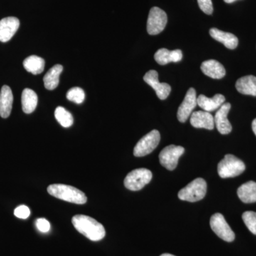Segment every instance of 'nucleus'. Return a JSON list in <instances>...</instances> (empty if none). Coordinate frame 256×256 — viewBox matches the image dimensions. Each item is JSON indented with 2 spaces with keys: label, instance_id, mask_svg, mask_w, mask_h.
Instances as JSON below:
<instances>
[{
  "label": "nucleus",
  "instance_id": "5",
  "mask_svg": "<svg viewBox=\"0 0 256 256\" xmlns=\"http://www.w3.org/2000/svg\"><path fill=\"white\" fill-rule=\"evenodd\" d=\"M152 178V174L149 170L140 168L132 170L124 178V185L131 191H139L150 182Z\"/></svg>",
  "mask_w": 256,
  "mask_h": 256
},
{
  "label": "nucleus",
  "instance_id": "4",
  "mask_svg": "<svg viewBox=\"0 0 256 256\" xmlns=\"http://www.w3.org/2000/svg\"><path fill=\"white\" fill-rule=\"evenodd\" d=\"M245 170L244 162L233 154H226L218 164V174L224 178H235L242 174Z\"/></svg>",
  "mask_w": 256,
  "mask_h": 256
},
{
  "label": "nucleus",
  "instance_id": "3",
  "mask_svg": "<svg viewBox=\"0 0 256 256\" xmlns=\"http://www.w3.org/2000/svg\"><path fill=\"white\" fill-rule=\"evenodd\" d=\"M207 185L206 181L202 178H196L188 186L178 192V197L182 201L196 202L203 200L206 196Z\"/></svg>",
  "mask_w": 256,
  "mask_h": 256
},
{
  "label": "nucleus",
  "instance_id": "12",
  "mask_svg": "<svg viewBox=\"0 0 256 256\" xmlns=\"http://www.w3.org/2000/svg\"><path fill=\"white\" fill-rule=\"evenodd\" d=\"M230 108L232 106L229 102H225L216 112L215 117L214 118L215 126H216L217 130L220 134H227L232 132V124L227 118Z\"/></svg>",
  "mask_w": 256,
  "mask_h": 256
},
{
  "label": "nucleus",
  "instance_id": "30",
  "mask_svg": "<svg viewBox=\"0 0 256 256\" xmlns=\"http://www.w3.org/2000/svg\"><path fill=\"white\" fill-rule=\"evenodd\" d=\"M36 226L42 233H47L50 232V222L46 218H38L36 220Z\"/></svg>",
  "mask_w": 256,
  "mask_h": 256
},
{
  "label": "nucleus",
  "instance_id": "29",
  "mask_svg": "<svg viewBox=\"0 0 256 256\" xmlns=\"http://www.w3.org/2000/svg\"><path fill=\"white\" fill-rule=\"evenodd\" d=\"M14 215L18 218H22V220H26L30 215V210L28 206L25 205H21L15 208Z\"/></svg>",
  "mask_w": 256,
  "mask_h": 256
},
{
  "label": "nucleus",
  "instance_id": "18",
  "mask_svg": "<svg viewBox=\"0 0 256 256\" xmlns=\"http://www.w3.org/2000/svg\"><path fill=\"white\" fill-rule=\"evenodd\" d=\"M225 100V97L222 94H216L212 98L200 95L197 98V105L206 112H212L223 105Z\"/></svg>",
  "mask_w": 256,
  "mask_h": 256
},
{
  "label": "nucleus",
  "instance_id": "25",
  "mask_svg": "<svg viewBox=\"0 0 256 256\" xmlns=\"http://www.w3.org/2000/svg\"><path fill=\"white\" fill-rule=\"evenodd\" d=\"M55 118L64 128H69L74 124V118L72 114L66 110L64 107L58 106L55 110Z\"/></svg>",
  "mask_w": 256,
  "mask_h": 256
},
{
  "label": "nucleus",
  "instance_id": "22",
  "mask_svg": "<svg viewBox=\"0 0 256 256\" xmlns=\"http://www.w3.org/2000/svg\"><path fill=\"white\" fill-rule=\"evenodd\" d=\"M63 66L60 64L54 66L44 77V86L47 90H54L60 84V76L63 72Z\"/></svg>",
  "mask_w": 256,
  "mask_h": 256
},
{
  "label": "nucleus",
  "instance_id": "9",
  "mask_svg": "<svg viewBox=\"0 0 256 256\" xmlns=\"http://www.w3.org/2000/svg\"><path fill=\"white\" fill-rule=\"evenodd\" d=\"M210 226L212 230L222 240L227 242H234L235 234L222 214L216 213L210 217Z\"/></svg>",
  "mask_w": 256,
  "mask_h": 256
},
{
  "label": "nucleus",
  "instance_id": "14",
  "mask_svg": "<svg viewBox=\"0 0 256 256\" xmlns=\"http://www.w3.org/2000/svg\"><path fill=\"white\" fill-rule=\"evenodd\" d=\"M190 124L194 128H205L210 130L215 126L213 116L206 111H196L192 114Z\"/></svg>",
  "mask_w": 256,
  "mask_h": 256
},
{
  "label": "nucleus",
  "instance_id": "28",
  "mask_svg": "<svg viewBox=\"0 0 256 256\" xmlns=\"http://www.w3.org/2000/svg\"><path fill=\"white\" fill-rule=\"evenodd\" d=\"M197 2L202 12L208 15L212 14L214 8L212 0H197Z\"/></svg>",
  "mask_w": 256,
  "mask_h": 256
},
{
  "label": "nucleus",
  "instance_id": "11",
  "mask_svg": "<svg viewBox=\"0 0 256 256\" xmlns=\"http://www.w3.org/2000/svg\"><path fill=\"white\" fill-rule=\"evenodd\" d=\"M144 82L156 90V96L160 100H165L171 92L172 88L166 82H160L158 73L156 70H150L144 76Z\"/></svg>",
  "mask_w": 256,
  "mask_h": 256
},
{
  "label": "nucleus",
  "instance_id": "10",
  "mask_svg": "<svg viewBox=\"0 0 256 256\" xmlns=\"http://www.w3.org/2000/svg\"><path fill=\"white\" fill-rule=\"evenodd\" d=\"M197 105L196 92L194 88H190L186 92L184 99L178 107V118L181 122H185L191 116L192 111Z\"/></svg>",
  "mask_w": 256,
  "mask_h": 256
},
{
  "label": "nucleus",
  "instance_id": "7",
  "mask_svg": "<svg viewBox=\"0 0 256 256\" xmlns=\"http://www.w3.org/2000/svg\"><path fill=\"white\" fill-rule=\"evenodd\" d=\"M168 23V16L162 10L154 6L150 11L146 22V31L150 35H156L164 30Z\"/></svg>",
  "mask_w": 256,
  "mask_h": 256
},
{
  "label": "nucleus",
  "instance_id": "15",
  "mask_svg": "<svg viewBox=\"0 0 256 256\" xmlns=\"http://www.w3.org/2000/svg\"><path fill=\"white\" fill-rule=\"evenodd\" d=\"M201 70L204 74L214 79L224 78L226 70L224 66L217 60H205L201 65Z\"/></svg>",
  "mask_w": 256,
  "mask_h": 256
},
{
  "label": "nucleus",
  "instance_id": "16",
  "mask_svg": "<svg viewBox=\"0 0 256 256\" xmlns=\"http://www.w3.org/2000/svg\"><path fill=\"white\" fill-rule=\"evenodd\" d=\"M210 34L212 38L223 44L229 50H235L238 46V38L233 34L220 31L216 28H210Z\"/></svg>",
  "mask_w": 256,
  "mask_h": 256
},
{
  "label": "nucleus",
  "instance_id": "23",
  "mask_svg": "<svg viewBox=\"0 0 256 256\" xmlns=\"http://www.w3.org/2000/svg\"><path fill=\"white\" fill-rule=\"evenodd\" d=\"M38 104V96L36 92L30 88H25L22 94V105L25 114H30L36 109Z\"/></svg>",
  "mask_w": 256,
  "mask_h": 256
},
{
  "label": "nucleus",
  "instance_id": "2",
  "mask_svg": "<svg viewBox=\"0 0 256 256\" xmlns=\"http://www.w3.org/2000/svg\"><path fill=\"white\" fill-rule=\"evenodd\" d=\"M47 192L52 196L70 203L84 204L87 202V197L84 192L69 185L54 184L48 186Z\"/></svg>",
  "mask_w": 256,
  "mask_h": 256
},
{
  "label": "nucleus",
  "instance_id": "8",
  "mask_svg": "<svg viewBox=\"0 0 256 256\" xmlns=\"http://www.w3.org/2000/svg\"><path fill=\"white\" fill-rule=\"evenodd\" d=\"M184 152V148L181 146L171 144L164 148L160 153V164L170 171H172L176 168L178 160Z\"/></svg>",
  "mask_w": 256,
  "mask_h": 256
},
{
  "label": "nucleus",
  "instance_id": "6",
  "mask_svg": "<svg viewBox=\"0 0 256 256\" xmlns=\"http://www.w3.org/2000/svg\"><path fill=\"white\" fill-rule=\"evenodd\" d=\"M160 141V132L153 130L140 140L134 148V156L137 158L144 156L150 154L156 149Z\"/></svg>",
  "mask_w": 256,
  "mask_h": 256
},
{
  "label": "nucleus",
  "instance_id": "32",
  "mask_svg": "<svg viewBox=\"0 0 256 256\" xmlns=\"http://www.w3.org/2000/svg\"><path fill=\"white\" fill-rule=\"evenodd\" d=\"M226 3H228V4H230V3H233L234 2L236 1V0H224Z\"/></svg>",
  "mask_w": 256,
  "mask_h": 256
},
{
  "label": "nucleus",
  "instance_id": "20",
  "mask_svg": "<svg viewBox=\"0 0 256 256\" xmlns=\"http://www.w3.org/2000/svg\"><path fill=\"white\" fill-rule=\"evenodd\" d=\"M236 88L244 95L256 96V77L250 75L238 79L236 82Z\"/></svg>",
  "mask_w": 256,
  "mask_h": 256
},
{
  "label": "nucleus",
  "instance_id": "24",
  "mask_svg": "<svg viewBox=\"0 0 256 256\" xmlns=\"http://www.w3.org/2000/svg\"><path fill=\"white\" fill-rule=\"evenodd\" d=\"M23 66L28 72L37 75L44 70L45 60L37 56H30L24 60Z\"/></svg>",
  "mask_w": 256,
  "mask_h": 256
},
{
  "label": "nucleus",
  "instance_id": "13",
  "mask_svg": "<svg viewBox=\"0 0 256 256\" xmlns=\"http://www.w3.org/2000/svg\"><path fill=\"white\" fill-rule=\"evenodd\" d=\"M20 20L14 16L2 18L0 21V42L10 41L20 28Z\"/></svg>",
  "mask_w": 256,
  "mask_h": 256
},
{
  "label": "nucleus",
  "instance_id": "19",
  "mask_svg": "<svg viewBox=\"0 0 256 256\" xmlns=\"http://www.w3.org/2000/svg\"><path fill=\"white\" fill-rule=\"evenodd\" d=\"M154 60L160 65H166L171 62H180L182 60V52L181 50H169L166 48H160L154 54Z\"/></svg>",
  "mask_w": 256,
  "mask_h": 256
},
{
  "label": "nucleus",
  "instance_id": "21",
  "mask_svg": "<svg viewBox=\"0 0 256 256\" xmlns=\"http://www.w3.org/2000/svg\"><path fill=\"white\" fill-rule=\"evenodd\" d=\"M237 194L244 203H255L256 202V182L250 181L244 184L238 188Z\"/></svg>",
  "mask_w": 256,
  "mask_h": 256
},
{
  "label": "nucleus",
  "instance_id": "33",
  "mask_svg": "<svg viewBox=\"0 0 256 256\" xmlns=\"http://www.w3.org/2000/svg\"><path fill=\"white\" fill-rule=\"evenodd\" d=\"M160 256H175L172 255V254H162V255H161Z\"/></svg>",
  "mask_w": 256,
  "mask_h": 256
},
{
  "label": "nucleus",
  "instance_id": "31",
  "mask_svg": "<svg viewBox=\"0 0 256 256\" xmlns=\"http://www.w3.org/2000/svg\"><path fill=\"white\" fill-rule=\"evenodd\" d=\"M252 131H254V134H255L256 136V118L254 119V121H252Z\"/></svg>",
  "mask_w": 256,
  "mask_h": 256
},
{
  "label": "nucleus",
  "instance_id": "26",
  "mask_svg": "<svg viewBox=\"0 0 256 256\" xmlns=\"http://www.w3.org/2000/svg\"><path fill=\"white\" fill-rule=\"evenodd\" d=\"M85 92L79 87H74L70 89L66 94L68 100L75 104H80L85 100Z\"/></svg>",
  "mask_w": 256,
  "mask_h": 256
},
{
  "label": "nucleus",
  "instance_id": "17",
  "mask_svg": "<svg viewBox=\"0 0 256 256\" xmlns=\"http://www.w3.org/2000/svg\"><path fill=\"white\" fill-rule=\"evenodd\" d=\"M13 94L8 86H3L0 92V116L3 118L9 117L12 108Z\"/></svg>",
  "mask_w": 256,
  "mask_h": 256
},
{
  "label": "nucleus",
  "instance_id": "27",
  "mask_svg": "<svg viewBox=\"0 0 256 256\" xmlns=\"http://www.w3.org/2000/svg\"><path fill=\"white\" fill-rule=\"evenodd\" d=\"M242 218L249 230L254 235H256V212L250 210L244 212Z\"/></svg>",
  "mask_w": 256,
  "mask_h": 256
},
{
  "label": "nucleus",
  "instance_id": "1",
  "mask_svg": "<svg viewBox=\"0 0 256 256\" xmlns=\"http://www.w3.org/2000/svg\"><path fill=\"white\" fill-rule=\"evenodd\" d=\"M72 224L79 233L92 242H98L105 237L106 230L104 226L92 217L76 215L72 218Z\"/></svg>",
  "mask_w": 256,
  "mask_h": 256
}]
</instances>
